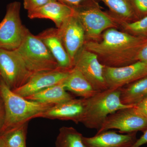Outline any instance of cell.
Listing matches in <instances>:
<instances>
[{"instance_id": "6da1fadb", "label": "cell", "mask_w": 147, "mask_h": 147, "mask_svg": "<svg viewBox=\"0 0 147 147\" xmlns=\"http://www.w3.org/2000/svg\"><path fill=\"white\" fill-rule=\"evenodd\" d=\"M147 37L138 36L111 28L98 41H86L84 47L97 55L103 65L120 67L137 61V56Z\"/></svg>"}, {"instance_id": "7a4b0ae2", "label": "cell", "mask_w": 147, "mask_h": 147, "mask_svg": "<svg viewBox=\"0 0 147 147\" xmlns=\"http://www.w3.org/2000/svg\"><path fill=\"white\" fill-rule=\"evenodd\" d=\"M0 95L5 109V122L1 134L26 123L39 118L52 104H45L28 100L10 89L0 79Z\"/></svg>"}, {"instance_id": "3957f363", "label": "cell", "mask_w": 147, "mask_h": 147, "mask_svg": "<svg viewBox=\"0 0 147 147\" xmlns=\"http://www.w3.org/2000/svg\"><path fill=\"white\" fill-rule=\"evenodd\" d=\"M120 88L108 89L98 92L84 98L85 108L80 123L86 127L98 131L108 116L117 110L132 107L121 102Z\"/></svg>"}, {"instance_id": "277c9868", "label": "cell", "mask_w": 147, "mask_h": 147, "mask_svg": "<svg viewBox=\"0 0 147 147\" xmlns=\"http://www.w3.org/2000/svg\"><path fill=\"white\" fill-rule=\"evenodd\" d=\"M15 50L32 74L60 69L45 44L28 29L21 45Z\"/></svg>"}, {"instance_id": "5b68a950", "label": "cell", "mask_w": 147, "mask_h": 147, "mask_svg": "<svg viewBox=\"0 0 147 147\" xmlns=\"http://www.w3.org/2000/svg\"><path fill=\"white\" fill-rule=\"evenodd\" d=\"M88 1L85 4L82 3L74 8V14L84 28L86 41H98L106 30L111 28L118 29L120 25L115 18L101 10L93 0Z\"/></svg>"}, {"instance_id": "8992f818", "label": "cell", "mask_w": 147, "mask_h": 147, "mask_svg": "<svg viewBox=\"0 0 147 147\" xmlns=\"http://www.w3.org/2000/svg\"><path fill=\"white\" fill-rule=\"evenodd\" d=\"M21 7L18 1L7 6L5 16L0 22V50H16L23 41L27 29L21 21Z\"/></svg>"}, {"instance_id": "52a82bcc", "label": "cell", "mask_w": 147, "mask_h": 147, "mask_svg": "<svg viewBox=\"0 0 147 147\" xmlns=\"http://www.w3.org/2000/svg\"><path fill=\"white\" fill-rule=\"evenodd\" d=\"M0 72L1 78L12 90L24 85L33 74L15 50H0Z\"/></svg>"}, {"instance_id": "ba28073f", "label": "cell", "mask_w": 147, "mask_h": 147, "mask_svg": "<svg viewBox=\"0 0 147 147\" xmlns=\"http://www.w3.org/2000/svg\"><path fill=\"white\" fill-rule=\"evenodd\" d=\"M147 129V118L135 106L117 110L110 114L96 134L110 129H116L122 134L142 131Z\"/></svg>"}, {"instance_id": "9c48e42d", "label": "cell", "mask_w": 147, "mask_h": 147, "mask_svg": "<svg viewBox=\"0 0 147 147\" xmlns=\"http://www.w3.org/2000/svg\"><path fill=\"white\" fill-rule=\"evenodd\" d=\"M73 66L84 75L96 91L108 89L103 75L105 65L100 62L96 54L84 46L75 58Z\"/></svg>"}, {"instance_id": "30bf717a", "label": "cell", "mask_w": 147, "mask_h": 147, "mask_svg": "<svg viewBox=\"0 0 147 147\" xmlns=\"http://www.w3.org/2000/svg\"><path fill=\"white\" fill-rule=\"evenodd\" d=\"M103 75L108 89L121 88L147 76V64L137 61L120 67L105 66Z\"/></svg>"}, {"instance_id": "8fae6325", "label": "cell", "mask_w": 147, "mask_h": 147, "mask_svg": "<svg viewBox=\"0 0 147 147\" xmlns=\"http://www.w3.org/2000/svg\"><path fill=\"white\" fill-rule=\"evenodd\" d=\"M57 30L64 46L73 64L76 55L86 42L84 28L74 13L67 18Z\"/></svg>"}, {"instance_id": "7c38bea8", "label": "cell", "mask_w": 147, "mask_h": 147, "mask_svg": "<svg viewBox=\"0 0 147 147\" xmlns=\"http://www.w3.org/2000/svg\"><path fill=\"white\" fill-rule=\"evenodd\" d=\"M69 71L58 69L33 74L26 84L13 91L22 97H28L46 88L63 82Z\"/></svg>"}, {"instance_id": "4fadbf2b", "label": "cell", "mask_w": 147, "mask_h": 147, "mask_svg": "<svg viewBox=\"0 0 147 147\" xmlns=\"http://www.w3.org/2000/svg\"><path fill=\"white\" fill-rule=\"evenodd\" d=\"M85 101L84 98H74L66 102L54 105L42 114L39 118L70 120L80 123L84 115Z\"/></svg>"}, {"instance_id": "5bb4252c", "label": "cell", "mask_w": 147, "mask_h": 147, "mask_svg": "<svg viewBox=\"0 0 147 147\" xmlns=\"http://www.w3.org/2000/svg\"><path fill=\"white\" fill-rule=\"evenodd\" d=\"M137 132L122 134L110 130L83 137L86 147H130L135 143Z\"/></svg>"}, {"instance_id": "9a60e30c", "label": "cell", "mask_w": 147, "mask_h": 147, "mask_svg": "<svg viewBox=\"0 0 147 147\" xmlns=\"http://www.w3.org/2000/svg\"><path fill=\"white\" fill-rule=\"evenodd\" d=\"M46 45L55 59L59 68L69 70L73 68V64L66 50L57 28H49L37 35Z\"/></svg>"}, {"instance_id": "2e32d148", "label": "cell", "mask_w": 147, "mask_h": 147, "mask_svg": "<svg viewBox=\"0 0 147 147\" xmlns=\"http://www.w3.org/2000/svg\"><path fill=\"white\" fill-rule=\"evenodd\" d=\"M28 12L29 18L50 19L54 22L58 28L67 18L74 14V9L56 1L47 3L39 8Z\"/></svg>"}, {"instance_id": "e0dca14e", "label": "cell", "mask_w": 147, "mask_h": 147, "mask_svg": "<svg viewBox=\"0 0 147 147\" xmlns=\"http://www.w3.org/2000/svg\"><path fill=\"white\" fill-rule=\"evenodd\" d=\"M63 84L67 91L82 98H88L98 92L84 75L74 67L70 70Z\"/></svg>"}, {"instance_id": "ac0fdd59", "label": "cell", "mask_w": 147, "mask_h": 147, "mask_svg": "<svg viewBox=\"0 0 147 147\" xmlns=\"http://www.w3.org/2000/svg\"><path fill=\"white\" fill-rule=\"evenodd\" d=\"M25 98L40 103L56 105L68 101L74 98L67 92L63 82Z\"/></svg>"}, {"instance_id": "d6986e66", "label": "cell", "mask_w": 147, "mask_h": 147, "mask_svg": "<svg viewBox=\"0 0 147 147\" xmlns=\"http://www.w3.org/2000/svg\"><path fill=\"white\" fill-rule=\"evenodd\" d=\"M120 90L123 104L137 105L147 98V76L121 88Z\"/></svg>"}, {"instance_id": "ffe728a7", "label": "cell", "mask_w": 147, "mask_h": 147, "mask_svg": "<svg viewBox=\"0 0 147 147\" xmlns=\"http://www.w3.org/2000/svg\"><path fill=\"white\" fill-rule=\"evenodd\" d=\"M109 8L111 14L120 23H128L138 20L130 0H100Z\"/></svg>"}, {"instance_id": "44dd1931", "label": "cell", "mask_w": 147, "mask_h": 147, "mask_svg": "<svg viewBox=\"0 0 147 147\" xmlns=\"http://www.w3.org/2000/svg\"><path fill=\"white\" fill-rule=\"evenodd\" d=\"M84 137L72 127H62L56 138L55 147H86Z\"/></svg>"}, {"instance_id": "7402d4cb", "label": "cell", "mask_w": 147, "mask_h": 147, "mask_svg": "<svg viewBox=\"0 0 147 147\" xmlns=\"http://www.w3.org/2000/svg\"><path fill=\"white\" fill-rule=\"evenodd\" d=\"M28 123V122L23 124L6 131L1 135L7 147H27Z\"/></svg>"}, {"instance_id": "603a6c76", "label": "cell", "mask_w": 147, "mask_h": 147, "mask_svg": "<svg viewBox=\"0 0 147 147\" xmlns=\"http://www.w3.org/2000/svg\"><path fill=\"white\" fill-rule=\"evenodd\" d=\"M123 31L136 36L147 37V16L133 22L119 23Z\"/></svg>"}, {"instance_id": "cb8c5ba5", "label": "cell", "mask_w": 147, "mask_h": 147, "mask_svg": "<svg viewBox=\"0 0 147 147\" xmlns=\"http://www.w3.org/2000/svg\"><path fill=\"white\" fill-rule=\"evenodd\" d=\"M138 19L147 16V0H130Z\"/></svg>"}, {"instance_id": "d4e9b609", "label": "cell", "mask_w": 147, "mask_h": 147, "mask_svg": "<svg viewBox=\"0 0 147 147\" xmlns=\"http://www.w3.org/2000/svg\"><path fill=\"white\" fill-rule=\"evenodd\" d=\"M56 0H23L24 8L28 11L34 10L45 4Z\"/></svg>"}, {"instance_id": "484cf974", "label": "cell", "mask_w": 147, "mask_h": 147, "mask_svg": "<svg viewBox=\"0 0 147 147\" xmlns=\"http://www.w3.org/2000/svg\"><path fill=\"white\" fill-rule=\"evenodd\" d=\"M137 60L147 64V39L139 50L137 56Z\"/></svg>"}, {"instance_id": "4316f807", "label": "cell", "mask_w": 147, "mask_h": 147, "mask_svg": "<svg viewBox=\"0 0 147 147\" xmlns=\"http://www.w3.org/2000/svg\"><path fill=\"white\" fill-rule=\"evenodd\" d=\"M58 1L63 3L73 8H76L79 6L82 3L86 0H56Z\"/></svg>"}, {"instance_id": "83f0119b", "label": "cell", "mask_w": 147, "mask_h": 147, "mask_svg": "<svg viewBox=\"0 0 147 147\" xmlns=\"http://www.w3.org/2000/svg\"><path fill=\"white\" fill-rule=\"evenodd\" d=\"M147 144V129L143 132L141 137L137 139L135 143L130 147H140Z\"/></svg>"}, {"instance_id": "f1b7e54d", "label": "cell", "mask_w": 147, "mask_h": 147, "mask_svg": "<svg viewBox=\"0 0 147 147\" xmlns=\"http://www.w3.org/2000/svg\"><path fill=\"white\" fill-rule=\"evenodd\" d=\"M5 122V109L2 99L0 95V135L1 134Z\"/></svg>"}, {"instance_id": "f546056e", "label": "cell", "mask_w": 147, "mask_h": 147, "mask_svg": "<svg viewBox=\"0 0 147 147\" xmlns=\"http://www.w3.org/2000/svg\"><path fill=\"white\" fill-rule=\"evenodd\" d=\"M135 106L140 113L147 118V98Z\"/></svg>"}, {"instance_id": "4dcf8cb0", "label": "cell", "mask_w": 147, "mask_h": 147, "mask_svg": "<svg viewBox=\"0 0 147 147\" xmlns=\"http://www.w3.org/2000/svg\"><path fill=\"white\" fill-rule=\"evenodd\" d=\"M0 147H7L4 140L1 135H0Z\"/></svg>"}, {"instance_id": "1f68e13d", "label": "cell", "mask_w": 147, "mask_h": 147, "mask_svg": "<svg viewBox=\"0 0 147 147\" xmlns=\"http://www.w3.org/2000/svg\"><path fill=\"white\" fill-rule=\"evenodd\" d=\"M0 76H1V72H0Z\"/></svg>"}]
</instances>
